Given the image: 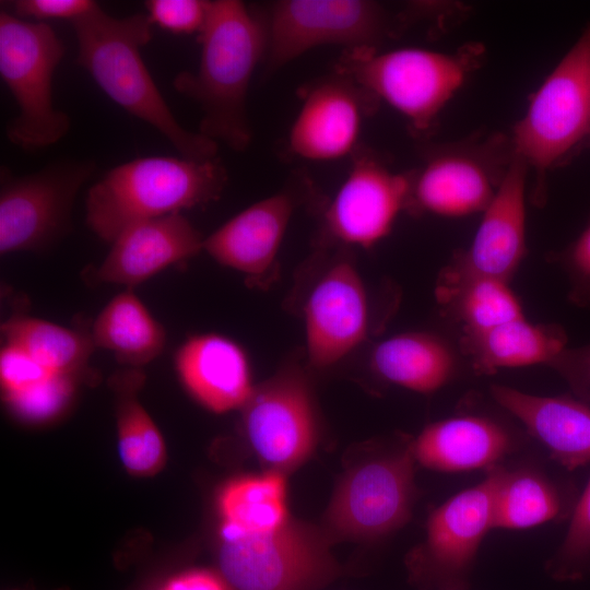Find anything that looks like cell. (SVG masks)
<instances>
[{
	"mask_svg": "<svg viewBox=\"0 0 590 590\" xmlns=\"http://www.w3.org/2000/svg\"><path fill=\"white\" fill-rule=\"evenodd\" d=\"M198 42V68L179 72L173 86L201 110L198 132L244 152L252 138L248 91L267 47L263 13L239 0L210 1Z\"/></svg>",
	"mask_w": 590,
	"mask_h": 590,
	"instance_id": "1",
	"label": "cell"
},
{
	"mask_svg": "<svg viewBox=\"0 0 590 590\" xmlns=\"http://www.w3.org/2000/svg\"><path fill=\"white\" fill-rule=\"evenodd\" d=\"M71 24L78 42V66L113 102L155 128L180 156L216 157L217 143L178 122L142 59L141 48L152 39L153 25L146 13L118 19L97 3Z\"/></svg>",
	"mask_w": 590,
	"mask_h": 590,
	"instance_id": "2",
	"label": "cell"
},
{
	"mask_svg": "<svg viewBox=\"0 0 590 590\" xmlns=\"http://www.w3.org/2000/svg\"><path fill=\"white\" fill-rule=\"evenodd\" d=\"M227 173L217 157L146 156L117 165L87 191L85 223L113 243L127 227L217 200Z\"/></svg>",
	"mask_w": 590,
	"mask_h": 590,
	"instance_id": "3",
	"label": "cell"
},
{
	"mask_svg": "<svg viewBox=\"0 0 590 590\" xmlns=\"http://www.w3.org/2000/svg\"><path fill=\"white\" fill-rule=\"evenodd\" d=\"M485 48L465 43L452 52L420 47L345 50L337 71L397 110L417 137H427L440 114L482 66Z\"/></svg>",
	"mask_w": 590,
	"mask_h": 590,
	"instance_id": "4",
	"label": "cell"
},
{
	"mask_svg": "<svg viewBox=\"0 0 590 590\" xmlns=\"http://www.w3.org/2000/svg\"><path fill=\"white\" fill-rule=\"evenodd\" d=\"M510 134L515 156L533 176V200H546L550 172L590 149V21L529 97Z\"/></svg>",
	"mask_w": 590,
	"mask_h": 590,
	"instance_id": "5",
	"label": "cell"
},
{
	"mask_svg": "<svg viewBox=\"0 0 590 590\" xmlns=\"http://www.w3.org/2000/svg\"><path fill=\"white\" fill-rule=\"evenodd\" d=\"M410 170L406 209L413 214L462 217L482 213L493 200L515 152L509 133L476 130L459 140L430 143Z\"/></svg>",
	"mask_w": 590,
	"mask_h": 590,
	"instance_id": "6",
	"label": "cell"
},
{
	"mask_svg": "<svg viewBox=\"0 0 590 590\" xmlns=\"http://www.w3.org/2000/svg\"><path fill=\"white\" fill-rule=\"evenodd\" d=\"M64 54L48 23L0 12V75L19 107L5 133L25 151L50 146L69 132L70 117L52 103V76Z\"/></svg>",
	"mask_w": 590,
	"mask_h": 590,
	"instance_id": "7",
	"label": "cell"
},
{
	"mask_svg": "<svg viewBox=\"0 0 590 590\" xmlns=\"http://www.w3.org/2000/svg\"><path fill=\"white\" fill-rule=\"evenodd\" d=\"M220 536L217 571L231 590H319L341 573L326 536L293 519L272 531Z\"/></svg>",
	"mask_w": 590,
	"mask_h": 590,
	"instance_id": "8",
	"label": "cell"
},
{
	"mask_svg": "<svg viewBox=\"0 0 590 590\" xmlns=\"http://www.w3.org/2000/svg\"><path fill=\"white\" fill-rule=\"evenodd\" d=\"M267 47L262 64L274 71L321 46L378 48L403 31L401 14L371 0H280L263 13Z\"/></svg>",
	"mask_w": 590,
	"mask_h": 590,
	"instance_id": "9",
	"label": "cell"
},
{
	"mask_svg": "<svg viewBox=\"0 0 590 590\" xmlns=\"http://www.w3.org/2000/svg\"><path fill=\"white\" fill-rule=\"evenodd\" d=\"M90 160H59L24 176L0 170V253L42 252L71 231L83 184L95 172Z\"/></svg>",
	"mask_w": 590,
	"mask_h": 590,
	"instance_id": "10",
	"label": "cell"
},
{
	"mask_svg": "<svg viewBox=\"0 0 590 590\" xmlns=\"http://www.w3.org/2000/svg\"><path fill=\"white\" fill-rule=\"evenodd\" d=\"M504 468L497 464L486 470L480 483L451 496L429 515L425 540L408 564L421 588L469 589L480 546L493 529V498Z\"/></svg>",
	"mask_w": 590,
	"mask_h": 590,
	"instance_id": "11",
	"label": "cell"
},
{
	"mask_svg": "<svg viewBox=\"0 0 590 590\" xmlns=\"http://www.w3.org/2000/svg\"><path fill=\"white\" fill-rule=\"evenodd\" d=\"M412 441L351 469L341 479L326 512L333 534L375 540L404 526L415 498Z\"/></svg>",
	"mask_w": 590,
	"mask_h": 590,
	"instance_id": "12",
	"label": "cell"
},
{
	"mask_svg": "<svg viewBox=\"0 0 590 590\" xmlns=\"http://www.w3.org/2000/svg\"><path fill=\"white\" fill-rule=\"evenodd\" d=\"M240 410L251 448L272 470L284 473L311 456L316 412L307 381L297 370H283L255 386Z\"/></svg>",
	"mask_w": 590,
	"mask_h": 590,
	"instance_id": "13",
	"label": "cell"
},
{
	"mask_svg": "<svg viewBox=\"0 0 590 590\" xmlns=\"http://www.w3.org/2000/svg\"><path fill=\"white\" fill-rule=\"evenodd\" d=\"M410 187V172L393 170L374 153L355 152L324 212V232L342 245L373 247L391 232L399 213L406 209Z\"/></svg>",
	"mask_w": 590,
	"mask_h": 590,
	"instance_id": "14",
	"label": "cell"
},
{
	"mask_svg": "<svg viewBox=\"0 0 590 590\" xmlns=\"http://www.w3.org/2000/svg\"><path fill=\"white\" fill-rule=\"evenodd\" d=\"M379 102L350 76L335 70L302 92L291 126L288 149L308 161H334L354 154L364 119Z\"/></svg>",
	"mask_w": 590,
	"mask_h": 590,
	"instance_id": "15",
	"label": "cell"
},
{
	"mask_svg": "<svg viewBox=\"0 0 590 590\" xmlns=\"http://www.w3.org/2000/svg\"><path fill=\"white\" fill-rule=\"evenodd\" d=\"M304 321L307 357L318 368L341 361L366 339L367 293L351 261L333 263L317 281L304 305Z\"/></svg>",
	"mask_w": 590,
	"mask_h": 590,
	"instance_id": "16",
	"label": "cell"
},
{
	"mask_svg": "<svg viewBox=\"0 0 590 590\" xmlns=\"http://www.w3.org/2000/svg\"><path fill=\"white\" fill-rule=\"evenodd\" d=\"M203 235L181 214L135 223L113 243L93 280L134 288L167 267L203 250Z\"/></svg>",
	"mask_w": 590,
	"mask_h": 590,
	"instance_id": "17",
	"label": "cell"
},
{
	"mask_svg": "<svg viewBox=\"0 0 590 590\" xmlns=\"http://www.w3.org/2000/svg\"><path fill=\"white\" fill-rule=\"evenodd\" d=\"M528 178V166L515 156L496 194L482 212L481 223L470 247L456 253L451 264L509 282L527 251Z\"/></svg>",
	"mask_w": 590,
	"mask_h": 590,
	"instance_id": "18",
	"label": "cell"
},
{
	"mask_svg": "<svg viewBox=\"0 0 590 590\" xmlns=\"http://www.w3.org/2000/svg\"><path fill=\"white\" fill-rule=\"evenodd\" d=\"M294 210L290 193L278 192L247 206L204 237L203 251L217 263L260 283L275 267Z\"/></svg>",
	"mask_w": 590,
	"mask_h": 590,
	"instance_id": "19",
	"label": "cell"
},
{
	"mask_svg": "<svg viewBox=\"0 0 590 590\" xmlns=\"http://www.w3.org/2000/svg\"><path fill=\"white\" fill-rule=\"evenodd\" d=\"M175 368L189 394L215 413L241 409L255 389L246 352L217 333L188 338L175 353Z\"/></svg>",
	"mask_w": 590,
	"mask_h": 590,
	"instance_id": "20",
	"label": "cell"
},
{
	"mask_svg": "<svg viewBox=\"0 0 590 590\" xmlns=\"http://www.w3.org/2000/svg\"><path fill=\"white\" fill-rule=\"evenodd\" d=\"M493 399L541 441L551 458L573 471L590 462V405L570 396L540 397L491 386Z\"/></svg>",
	"mask_w": 590,
	"mask_h": 590,
	"instance_id": "21",
	"label": "cell"
},
{
	"mask_svg": "<svg viewBox=\"0 0 590 590\" xmlns=\"http://www.w3.org/2000/svg\"><path fill=\"white\" fill-rule=\"evenodd\" d=\"M510 432L482 415H459L427 425L412 440L416 462L439 472L488 470L514 449Z\"/></svg>",
	"mask_w": 590,
	"mask_h": 590,
	"instance_id": "22",
	"label": "cell"
},
{
	"mask_svg": "<svg viewBox=\"0 0 590 590\" xmlns=\"http://www.w3.org/2000/svg\"><path fill=\"white\" fill-rule=\"evenodd\" d=\"M558 324H534L520 317L481 331L462 332L460 346L477 375L500 368L548 365L566 346Z\"/></svg>",
	"mask_w": 590,
	"mask_h": 590,
	"instance_id": "23",
	"label": "cell"
},
{
	"mask_svg": "<svg viewBox=\"0 0 590 590\" xmlns=\"http://www.w3.org/2000/svg\"><path fill=\"white\" fill-rule=\"evenodd\" d=\"M457 364L452 347L442 338L423 331L392 335L370 355V366L380 378L425 394L447 385Z\"/></svg>",
	"mask_w": 590,
	"mask_h": 590,
	"instance_id": "24",
	"label": "cell"
},
{
	"mask_svg": "<svg viewBox=\"0 0 590 590\" xmlns=\"http://www.w3.org/2000/svg\"><path fill=\"white\" fill-rule=\"evenodd\" d=\"M95 349L111 351L117 362L142 368L164 350L166 331L151 315L133 288L114 296L92 323Z\"/></svg>",
	"mask_w": 590,
	"mask_h": 590,
	"instance_id": "25",
	"label": "cell"
},
{
	"mask_svg": "<svg viewBox=\"0 0 590 590\" xmlns=\"http://www.w3.org/2000/svg\"><path fill=\"white\" fill-rule=\"evenodd\" d=\"M436 297L461 323L462 332L481 331L524 316L507 282L451 263L438 280Z\"/></svg>",
	"mask_w": 590,
	"mask_h": 590,
	"instance_id": "26",
	"label": "cell"
},
{
	"mask_svg": "<svg viewBox=\"0 0 590 590\" xmlns=\"http://www.w3.org/2000/svg\"><path fill=\"white\" fill-rule=\"evenodd\" d=\"M5 344L15 345L32 355L55 374L80 380H92L95 373L90 358L95 350L91 331L74 330L54 322L14 315L1 323Z\"/></svg>",
	"mask_w": 590,
	"mask_h": 590,
	"instance_id": "27",
	"label": "cell"
},
{
	"mask_svg": "<svg viewBox=\"0 0 590 590\" xmlns=\"http://www.w3.org/2000/svg\"><path fill=\"white\" fill-rule=\"evenodd\" d=\"M142 368L126 367L110 378L116 397L118 453L125 469L139 476L158 472L166 460L161 432L138 400Z\"/></svg>",
	"mask_w": 590,
	"mask_h": 590,
	"instance_id": "28",
	"label": "cell"
},
{
	"mask_svg": "<svg viewBox=\"0 0 590 590\" xmlns=\"http://www.w3.org/2000/svg\"><path fill=\"white\" fill-rule=\"evenodd\" d=\"M217 510L220 530L257 533L283 527L290 520L284 473L271 470L229 481L219 494Z\"/></svg>",
	"mask_w": 590,
	"mask_h": 590,
	"instance_id": "29",
	"label": "cell"
},
{
	"mask_svg": "<svg viewBox=\"0 0 590 590\" xmlns=\"http://www.w3.org/2000/svg\"><path fill=\"white\" fill-rule=\"evenodd\" d=\"M562 500L555 485L540 471L504 468L495 489L493 529H526L558 516Z\"/></svg>",
	"mask_w": 590,
	"mask_h": 590,
	"instance_id": "30",
	"label": "cell"
},
{
	"mask_svg": "<svg viewBox=\"0 0 590 590\" xmlns=\"http://www.w3.org/2000/svg\"><path fill=\"white\" fill-rule=\"evenodd\" d=\"M590 567V479L580 496L567 533L556 553L547 560V574L559 581L577 580Z\"/></svg>",
	"mask_w": 590,
	"mask_h": 590,
	"instance_id": "31",
	"label": "cell"
},
{
	"mask_svg": "<svg viewBox=\"0 0 590 590\" xmlns=\"http://www.w3.org/2000/svg\"><path fill=\"white\" fill-rule=\"evenodd\" d=\"M79 380L54 374L24 391L3 396L11 412L28 423H46L58 417L71 402Z\"/></svg>",
	"mask_w": 590,
	"mask_h": 590,
	"instance_id": "32",
	"label": "cell"
},
{
	"mask_svg": "<svg viewBox=\"0 0 590 590\" xmlns=\"http://www.w3.org/2000/svg\"><path fill=\"white\" fill-rule=\"evenodd\" d=\"M548 260L558 264L569 282L568 299L579 307H590V214L579 235Z\"/></svg>",
	"mask_w": 590,
	"mask_h": 590,
	"instance_id": "33",
	"label": "cell"
},
{
	"mask_svg": "<svg viewBox=\"0 0 590 590\" xmlns=\"http://www.w3.org/2000/svg\"><path fill=\"white\" fill-rule=\"evenodd\" d=\"M146 15L152 25L173 34H199L208 17L209 0H148Z\"/></svg>",
	"mask_w": 590,
	"mask_h": 590,
	"instance_id": "34",
	"label": "cell"
},
{
	"mask_svg": "<svg viewBox=\"0 0 590 590\" xmlns=\"http://www.w3.org/2000/svg\"><path fill=\"white\" fill-rule=\"evenodd\" d=\"M54 374L23 349L5 343L2 345L0 382L3 396L24 391Z\"/></svg>",
	"mask_w": 590,
	"mask_h": 590,
	"instance_id": "35",
	"label": "cell"
},
{
	"mask_svg": "<svg viewBox=\"0 0 590 590\" xmlns=\"http://www.w3.org/2000/svg\"><path fill=\"white\" fill-rule=\"evenodd\" d=\"M97 4L94 0H14L12 14L20 19L45 22L46 20H69L85 15Z\"/></svg>",
	"mask_w": 590,
	"mask_h": 590,
	"instance_id": "36",
	"label": "cell"
},
{
	"mask_svg": "<svg viewBox=\"0 0 590 590\" xmlns=\"http://www.w3.org/2000/svg\"><path fill=\"white\" fill-rule=\"evenodd\" d=\"M547 366L567 382L576 398L590 404V344L565 347Z\"/></svg>",
	"mask_w": 590,
	"mask_h": 590,
	"instance_id": "37",
	"label": "cell"
},
{
	"mask_svg": "<svg viewBox=\"0 0 590 590\" xmlns=\"http://www.w3.org/2000/svg\"><path fill=\"white\" fill-rule=\"evenodd\" d=\"M148 590H231L217 570L188 568L170 574Z\"/></svg>",
	"mask_w": 590,
	"mask_h": 590,
	"instance_id": "38",
	"label": "cell"
}]
</instances>
